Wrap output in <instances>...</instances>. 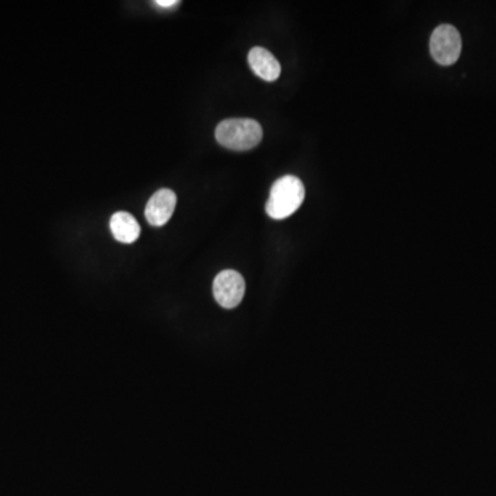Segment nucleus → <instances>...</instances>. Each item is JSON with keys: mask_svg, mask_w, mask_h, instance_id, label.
<instances>
[{"mask_svg": "<svg viewBox=\"0 0 496 496\" xmlns=\"http://www.w3.org/2000/svg\"><path fill=\"white\" fill-rule=\"evenodd\" d=\"M305 200V186L294 175L277 179L266 203V212L273 220H284L293 215Z\"/></svg>", "mask_w": 496, "mask_h": 496, "instance_id": "obj_1", "label": "nucleus"}, {"mask_svg": "<svg viewBox=\"0 0 496 496\" xmlns=\"http://www.w3.org/2000/svg\"><path fill=\"white\" fill-rule=\"evenodd\" d=\"M262 127L254 119H227L215 130L218 144L231 151L253 149L262 141Z\"/></svg>", "mask_w": 496, "mask_h": 496, "instance_id": "obj_2", "label": "nucleus"}, {"mask_svg": "<svg viewBox=\"0 0 496 496\" xmlns=\"http://www.w3.org/2000/svg\"><path fill=\"white\" fill-rule=\"evenodd\" d=\"M462 37L452 25L444 24L437 27L430 37V53L434 61L440 65L455 64L461 57Z\"/></svg>", "mask_w": 496, "mask_h": 496, "instance_id": "obj_3", "label": "nucleus"}, {"mask_svg": "<svg viewBox=\"0 0 496 496\" xmlns=\"http://www.w3.org/2000/svg\"><path fill=\"white\" fill-rule=\"evenodd\" d=\"M212 293L215 300L225 309L236 307L244 298L246 283L243 276L236 270H224L217 274Z\"/></svg>", "mask_w": 496, "mask_h": 496, "instance_id": "obj_4", "label": "nucleus"}, {"mask_svg": "<svg viewBox=\"0 0 496 496\" xmlns=\"http://www.w3.org/2000/svg\"><path fill=\"white\" fill-rule=\"evenodd\" d=\"M177 205V196L171 189H160L149 198L145 217L152 227H165L174 214Z\"/></svg>", "mask_w": 496, "mask_h": 496, "instance_id": "obj_5", "label": "nucleus"}, {"mask_svg": "<svg viewBox=\"0 0 496 496\" xmlns=\"http://www.w3.org/2000/svg\"><path fill=\"white\" fill-rule=\"evenodd\" d=\"M248 64L253 72L265 82L277 80L281 72V66L276 57L264 47H254L250 50Z\"/></svg>", "mask_w": 496, "mask_h": 496, "instance_id": "obj_6", "label": "nucleus"}, {"mask_svg": "<svg viewBox=\"0 0 496 496\" xmlns=\"http://www.w3.org/2000/svg\"><path fill=\"white\" fill-rule=\"evenodd\" d=\"M109 228L113 234V237L125 244H132L141 233L139 224L136 222V220L132 217L129 212H116L112 215L110 222H109Z\"/></svg>", "mask_w": 496, "mask_h": 496, "instance_id": "obj_7", "label": "nucleus"}, {"mask_svg": "<svg viewBox=\"0 0 496 496\" xmlns=\"http://www.w3.org/2000/svg\"><path fill=\"white\" fill-rule=\"evenodd\" d=\"M179 1L178 0H156L155 4L159 6V7H163V8H168V7H172V6H177Z\"/></svg>", "mask_w": 496, "mask_h": 496, "instance_id": "obj_8", "label": "nucleus"}]
</instances>
